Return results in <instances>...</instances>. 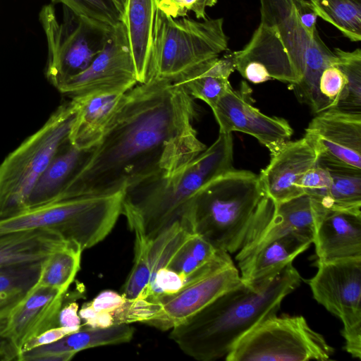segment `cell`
<instances>
[{
  "mask_svg": "<svg viewBox=\"0 0 361 361\" xmlns=\"http://www.w3.org/2000/svg\"><path fill=\"white\" fill-rule=\"evenodd\" d=\"M26 295L25 293L0 294V319L7 317Z\"/></svg>",
  "mask_w": 361,
  "mask_h": 361,
  "instance_id": "obj_43",
  "label": "cell"
},
{
  "mask_svg": "<svg viewBox=\"0 0 361 361\" xmlns=\"http://www.w3.org/2000/svg\"><path fill=\"white\" fill-rule=\"evenodd\" d=\"M159 0H126L123 11L129 46L138 83L149 80L151 50Z\"/></svg>",
  "mask_w": 361,
  "mask_h": 361,
  "instance_id": "obj_22",
  "label": "cell"
},
{
  "mask_svg": "<svg viewBox=\"0 0 361 361\" xmlns=\"http://www.w3.org/2000/svg\"><path fill=\"white\" fill-rule=\"evenodd\" d=\"M308 283L314 298L343 324L345 350L361 358V257L317 262Z\"/></svg>",
  "mask_w": 361,
  "mask_h": 361,
  "instance_id": "obj_11",
  "label": "cell"
},
{
  "mask_svg": "<svg viewBox=\"0 0 361 361\" xmlns=\"http://www.w3.org/2000/svg\"><path fill=\"white\" fill-rule=\"evenodd\" d=\"M347 82L336 104L329 111L361 117V50L334 49Z\"/></svg>",
  "mask_w": 361,
  "mask_h": 361,
  "instance_id": "obj_28",
  "label": "cell"
},
{
  "mask_svg": "<svg viewBox=\"0 0 361 361\" xmlns=\"http://www.w3.org/2000/svg\"><path fill=\"white\" fill-rule=\"evenodd\" d=\"M7 317L0 319V361L19 360L18 349L3 333Z\"/></svg>",
  "mask_w": 361,
  "mask_h": 361,
  "instance_id": "obj_42",
  "label": "cell"
},
{
  "mask_svg": "<svg viewBox=\"0 0 361 361\" xmlns=\"http://www.w3.org/2000/svg\"><path fill=\"white\" fill-rule=\"evenodd\" d=\"M312 204L317 262L361 257V210L323 209Z\"/></svg>",
  "mask_w": 361,
  "mask_h": 361,
  "instance_id": "obj_16",
  "label": "cell"
},
{
  "mask_svg": "<svg viewBox=\"0 0 361 361\" xmlns=\"http://www.w3.org/2000/svg\"><path fill=\"white\" fill-rule=\"evenodd\" d=\"M242 283L234 264L210 274L178 293L160 298L159 310L145 322L162 331L171 329L198 312L217 297Z\"/></svg>",
  "mask_w": 361,
  "mask_h": 361,
  "instance_id": "obj_15",
  "label": "cell"
},
{
  "mask_svg": "<svg viewBox=\"0 0 361 361\" xmlns=\"http://www.w3.org/2000/svg\"><path fill=\"white\" fill-rule=\"evenodd\" d=\"M314 228V207L310 197L302 194L276 207L269 224L252 242L238 252L235 259L239 262L288 234L305 235L313 241Z\"/></svg>",
  "mask_w": 361,
  "mask_h": 361,
  "instance_id": "obj_20",
  "label": "cell"
},
{
  "mask_svg": "<svg viewBox=\"0 0 361 361\" xmlns=\"http://www.w3.org/2000/svg\"><path fill=\"white\" fill-rule=\"evenodd\" d=\"M67 241L47 229H32L0 235V268L44 262Z\"/></svg>",
  "mask_w": 361,
  "mask_h": 361,
  "instance_id": "obj_23",
  "label": "cell"
},
{
  "mask_svg": "<svg viewBox=\"0 0 361 361\" xmlns=\"http://www.w3.org/2000/svg\"><path fill=\"white\" fill-rule=\"evenodd\" d=\"M250 93L245 82L239 90L231 86L212 108V112L219 133L238 131L250 135L271 155L290 140L293 129L286 119L265 115L255 107Z\"/></svg>",
  "mask_w": 361,
  "mask_h": 361,
  "instance_id": "obj_13",
  "label": "cell"
},
{
  "mask_svg": "<svg viewBox=\"0 0 361 361\" xmlns=\"http://www.w3.org/2000/svg\"><path fill=\"white\" fill-rule=\"evenodd\" d=\"M275 209L259 175L233 168L195 194L180 222L216 250L233 253L255 239Z\"/></svg>",
  "mask_w": 361,
  "mask_h": 361,
  "instance_id": "obj_4",
  "label": "cell"
},
{
  "mask_svg": "<svg viewBox=\"0 0 361 361\" xmlns=\"http://www.w3.org/2000/svg\"><path fill=\"white\" fill-rule=\"evenodd\" d=\"M135 233V256L133 268L122 287L127 300L137 298L147 287L151 276L149 264L150 240L135 226H129Z\"/></svg>",
  "mask_w": 361,
  "mask_h": 361,
  "instance_id": "obj_31",
  "label": "cell"
},
{
  "mask_svg": "<svg viewBox=\"0 0 361 361\" xmlns=\"http://www.w3.org/2000/svg\"><path fill=\"white\" fill-rule=\"evenodd\" d=\"M71 333L69 330L61 326L49 329L25 343L22 346L20 354L32 348L54 343Z\"/></svg>",
  "mask_w": 361,
  "mask_h": 361,
  "instance_id": "obj_41",
  "label": "cell"
},
{
  "mask_svg": "<svg viewBox=\"0 0 361 361\" xmlns=\"http://www.w3.org/2000/svg\"><path fill=\"white\" fill-rule=\"evenodd\" d=\"M312 243V238L296 233L271 241L238 262L242 282L250 287L262 286L292 264Z\"/></svg>",
  "mask_w": 361,
  "mask_h": 361,
  "instance_id": "obj_19",
  "label": "cell"
},
{
  "mask_svg": "<svg viewBox=\"0 0 361 361\" xmlns=\"http://www.w3.org/2000/svg\"><path fill=\"white\" fill-rule=\"evenodd\" d=\"M63 10L61 22L51 4L44 6L39 12L48 46L46 76L56 89L89 66L106 46L114 28L65 6Z\"/></svg>",
  "mask_w": 361,
  "mask_h": 361,
  "instance_id": "obj_9",
  "label": "cell"
},
{
  "mask_svg": "<svg viewBox=\"0 0 361 361\" xmlns=\"http://www.w3.org/2000/svg\"><path fill=\"white\" fill-rule=\"evenodd\" d=\"M126 300L122 293L112 290H104L88 303L97 312L114 314L126 303Z\"/></svg>",
  "mask_w": 361,
  "mask_h": 361,
  "instance_id": "obj_37",
  "label": "cell"
},
{
  "mask_svg": "<svg viewBox=\"0 0 361 361\" xmlns=\"http://www.w3.org/2000/svg\"><path fill=\"white\" fill-rule=\"evenodd\" d=\"M73 13L111 27L123 22L124 11L118 0H52Z\"/></svg>",
  "mask_w": 361,
  "mask_h": 361,
  "instance_id": "obj_32",
  "label": "cell"
},
{
  "mask_svg": "<svg viewBox=\"0 0 361 361\" xmlns=\"http://www.w3.org/2000/svg\"><path fill=\"white\" fill-rule=\"evenodd\" d=\"M124 93L99 92L72 98L77 112L69 142L80 150L91 149L100 140Z\"/></svg>",
  "mask_w": 361,
  "mask_h": 361,
  "instance_id": "obj_21",
  "label": "cell"
},
{
  "mask_svg": "<svg viewBox=\"0 0 361 361\" xmlns=\"http://www.w3.org/2000/svg\"><path fill=\"white\" fill-rule=\"evenodd\" d=\"M78 311V304L75 302L71 301L63 305L58 316L59 326L67 329L71 333L78 331L82 327Z\"/></svg>",
  "mask_w": 361,
  "mask_h": 361,
  "instance_id": "obj_40",
  "label": "cell"
},
{
  "mask_svg": "<svg viewBox=\"0 0 361 361\" xmlns=\"http://www.w3.org/2000/svg\"><path fill=\"white\" fill-rule=\"evenodd\" d=\"M316 164V152L305 137L289 140L271 155L269 164L259 175L265 195L276 207L304 194L301 180Z\"/></svg>",
  "mask_w": 361,
  "mask_h": 361,
  "instance_id": "obj_17",
  "label": "cell"
},
{
  "mask_svg": "<svg viewBox=\"0 0 361 361\" xmlns=\"http://www.w3.org/2000/svg\"><path fill=\"white\" fill-rule=\"evenodd\" d=\"M124 191L54 202L0 221V235L47 229L89 249L103 240L122 214Z\"/></svg>",
  "mask_w": 361,
  "mask_h": 361,
  "instance_id": "obj_8",
  "label": "cell"
},
{
  "mask_svg": "<svg viewBox=\"0 0 361 361\" xmlns=\"http://www.w3.org/2000/svg\"><path fill=\"white\" fill-rule=\"evenodd\" d=\"M88 151L77 149L69 140L62 145L33 188L27 210L56 202Z\"/></svg>",
  "mask_w": 361,
  "mask_h": 361,
  "instance_id": "obj_24",
  "label": "cell"
},
{
  "mask_svg": "<svg viewBox=\"0 0 361 361\" xmlns=\"http://www.w3.org/2000/svg\"><path fill=\"white\" fill-rule=\"evenodd\" d=\"M223 25L222 18L175 19L157 8L148 81L180 82L198 66L227 50Z\"/></svg>",
  "mask_w": 361,
  "mask_h": 361,
  "instance_id": "obj_6",
  "label": "cell"
},
{
  "mask_svg": "<svg viewBox=\"0 0 361 361\" xmlns=\"http://www.w3.org/2000/svg\"><path fill=\"white\" fill-rule=\"evenodd\" d=\"M134 329L129 324H115L106 328L82 326L77 331L66 335L61 339L20 354L19 361H30L36 355L51 353L79 351L91 348L117 345L130 341Z\"/></svg>",
  "mask_w": 361,
  "mask_h": 361,
  "instance_id": "obj_25",
  "label": "cell"
},
{
  "mask_svg": "<svg viewBox=\"0 0 361 361\" xmlns=\"http://www.w3.org/2000/svg\"><path fill=\"white\" fill-rule=\"evenodd\" d=\"M75 354L73 352L44 353L32 357L30 361H68Z\"/></svg>",
  "mask_w": 361,
  "mask_h": 361,
  "instance_id": "obj_44",
  "label": "cell"
},
{
  "mask_svg": "<svg viewBox=\"0 0 361 361\" xmlns=\"http://www.w3.org/2000/svg\"><path fill=\"white\" fill-rule=\"evenodd\" d=\"M231 133H219L216 141L181 169L148 178L124 191L122 214L153 240L181 221L195 194L205 185L233 169Z\"/></svg>",
  "mask_w": 361,
  "mask_h": 361,
  "instance_id": "obj_5",
  "label": "cell"
},
{
  "mask_svg": "<svg viewBox=\"0 0 361 361\" xmlns=\"http://www.w3.org/2000/svg\"><path fill=\"white\" fill-rule=\"evenodd\" d=\"M321 166L328 169L331 177L328 209L361 210V170Z\"/></svg>",
  "mask_w": 361,
  "mask_h": 361,
  "instance_id": "obj_30",
  "label": "cell"
},
{
  "mask_svg": "<svg viewBox=\"0 0 361 361\" xmlns=\"http://www.w3.org/2000/svg\"><path fill=\"white\" fill-rule=\"evenodd\" d=\"M217 0H159L158 8L177 19L187 17L188 12H193L198 20L207 19L206 9L213 7Z\"/></svg>",
  "mask_w": 361,
  "mask_h": 361,
  "instance_id": "obj_36",
  "label": "cell"
},
{
  "mask_svg": "<svg viewBox=\"0 0 361 361\" xmlns=\"http://www.w3.org/2000/svg\"><path fill=\"white\" fill-rule=\"evenodd\" d=\"M64 293L57 288L35 285L6 319L4 334L16 346H22L44 331L59 326V312Z\"/></svg>",
  "mask_w": 361,
  "mask_h": 361,
  "instance_id": "obj_18",
  "label": "cell"
},
{
  "mask_svg": "<svg viewBox=\"0 0 361 361\" xmlns=\"http://www.w3.org/2000/svg\"><path fill=\"white\" fill-rule=\"evenodd\" d=\"M138 83L123 22L114 27L108 42L89 66L57 90L72 98L99 92L125 93Z\"/></svg>",
  "mask_w": 361,
  "mask_h": 361,
  "instance_id": "obj_12",
  "label": "cell"
},
{
  "mask_svg": "<svg viewBox=\"0 0 361 361\" xmlns=\"http://www.w3.org/2000/svg\"><path fill=\"white\" fill-rule=\"evenodd\" d=\"M300 282L293 264L260 287L242 282L172 328L170 338L183 353L197 360L226 357L245 334L276 314L283 299Z\"/></svg>",
  "mask_w": 361,
  "mask_h": 361,
  "instance_id": "obj_3",
  "label": "cell"
},
{
  "mask_svg": "<svg viewBox=\"0 0 361 361\" xmlns=\"http://www.w3.org/2000/svg\"><path fill=\"white\" fill-rule=\"evenodd\" d=\"M76 112L75 100L61 104L38 130L0 164V221L27 210L37 180L68 141Z\"/></svg>",
  "mask_w": 361,
  "mask_h": 361,
  "instance_id": "obj_7",
  "label": "cell"
},
{
  "mask_svg": "<svg viewBox=\"0 0 361 361\" xmlns=\"http://www.w3.org/2000/svg\"><path fill=\"white\" fill-rule=\"evenodd\" d=\"M331 177L326 168L316 164L303 176L300 187L312 202L323 208H329Z\"/></svg>",
  "mask_w": 361,
  "mask_h": 361,
  "instance_id": "obj_34",
  "label": "cell"
},
{
  "mask_svg": "<svg viewBox=\"0 0 361 361\" xmlns=\"http://www.w3.org/2000/svg\"><path fill=\"white\" fill-rule=\"evenodd\" d=\"M346 82V76L336 56V59L324 68L319 80V92L327 111L337 102Z\"/></svg>",
  "mask_w": 361,
  "mask_h": 361,
  "instance_id": "obj_35",
  "label": "cell"
},
{
  "mask_svg": "<svg viewBox=\"0 0 361 361\" xmlns=\"http://www.w3.org/2000/svg\"><path fill=\"white\" fill-rule=\"evenodd\" d=\"M304 137L317 154V164L361 170V117L326 111L305 129Z\"/></svg>",
  "mask_w": 361,
  "mask_h": 361,
  "instance_id": "obj_14",
  "label": "cell"
},
{
  "mask_svg": "<svg viewBox=\"0 0 361 361\" xmlns=\"http://www.w3.org/2000/svg\"><path fill=\"white\" fill-rule=\"evenodd\" d=\"M334 352L302 316L272 315L245 334L228 361H326Z\"/></svg>",
  "mask_w": 361,
  "mask_h": 361,
  "instance_id": "obj_10",
  "label": "cell"
},
{
  "mask_svg": "<svg viewBox=\"0 0 361 361\" xmlns=\"http://www.w3.org/2000/svg\"><path fill=\"white\" fill-rule=\"evenodd\" d=\"M44 262L0 268V294H27L38 282Z\"/></svg>",
  "mask_w": 361,
  "mask_h": 361,
  "instance_id": "obj_33",
  "label": "cell"
},
{
  "mask_svg": "<svg viewBox=\"0 0 361 361\" xmlns=\"http://www.w3.org/2000/svg\"><path fill=\"white\" fill-rule=\"evenodd\" d=\"M118 1H120V3L121 4V5L123 8L126 0H118Z\"/></svg>",
  "mask_w": 361,
  "mask_h": 361,
  "instance_id": "obj_45",
  "label": "cell"
},
{
  "mask_svg": "<svg viewBox=\"0 0 361 361\" xmlns=\"http://www.w3.org/2000/svg\"><path fill=\"white\" fill-rule=\"evenodd\" d=\"M260 23L250 42L233 51L235 68L247 80L289 83L298 99L317 114L327 107L319 92L324 68L336 59L319 37L300 24L294 0H260Z\"/></svg>",
  "mask_w": 361,
  "mask_h": 361,
  "instance_id": "obj_2",
  "label": "cell"
},
{
  "mask_svg": "<svg viewBox=\"0 0 361 361\" xmlns=\"http://www.w3.org/2000/svg\"><path fill=\"white\" fill-rule=\"evenodd\" d=\"M78 314L82 326L106 328L116 324L113 313L97 312L88 302L82 306Z\"/></svg>",
  "mask_w": 361,
  "mask_h": 361,
  "instance_id": "obj_38",
  "label": "cell"
},
{
  "mask_svg": "<svg viewBox=\"0 0 361 361\" xmlns=\"http://www.w3.org/2000/svg\"><path fill=\"white\" fill-rule=\"evenodd\" d=\"M197 116L195 99L183 85L164 80L137 83L123 94L56 201L125 191L181 169L207 148L194 127Z\"/></svg>",
  "mask_w": 361,
  "mask_h": 361,
  "instance_id": "obj_1",
  "label": "cell"
},
{
  "mask_svg": "<svg viewBox=\"0 0 361 361\" xmlns=\"http://www.w3.org/2000/svg\"><path fill=\"white\" fill-rule=\"evenodd\" d=\"M82 251L80 245L73 241L56 249L44 262L37 285L67 292L80 269Z\"/></svg>",
  "mask_w": 361,
  "mask_h": 361,
  "instance_id": "obj_27",
  "label": "cell"
},
{
  "mask_svg": "<svg viewBox=\"0 0 361 361\" xmlns=\"http://www.w3.org/2000/svg\"><path fill=\"white\" fill-rule=\"evenodd\" d=\"M235 70L231 52L202 63L177 84L183 85L192 98L203 101L212 109L231 87L228 78Z\"/></svg>",
  "mask_w": 361,
  "mask_h": 361,
  "instance_id": "obj_26",
  "label": "cell"
},
{
  "mask_svg": "<svg viewBox=\"0 0 361 361\" xmlns=\"http://www.w3.org/2000/svg\"><path fill=\"white\" fill-rule=\"evenodd\" d=\"M297 13L301 25L307 35L313 37L317 30L316 23L318 16L310 1L294 0Z\"/></svg>",
  "mask_w": 361,
  "mask_h": 361,
  "instance_id": "obj_39",
  "label": "cell"
},
{
  "mask_svg": "<svg viewBox=\"0 0 361 361\" xmlns=\"http://www.w3.org/2000/svg\"><path fill=\"white\" fill-rule=\"evenodd\" d=\"M318 17L352 42L361 40V0H309Z\"/></svg>",
  "mask_w": 361,
  "mask_h": 361,
  "instance_id": "obj_29",
  "label": "cell"
}]
</instances>
